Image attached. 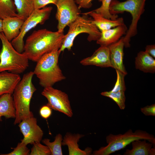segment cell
<instances>
[{"label": "cell", "mask_w": 155, "mask_h": 155, "mask_svg": "<svg viewBox=\"0 0 155 155\" xmlns=\"http://www.w3.org/2000/svg\"><path fill=\"white\" fill-rule=\"evenodd\" d=\"M64 36L63 32L46 29L34 30L26 40L22 53L29 60L36 62L44 55L59 49Z\"/></svg>", "instance_id": "cell-1"}, {"label": "cell", "mask_w": 155, "mask_h": 155, "mask_svg": "<svg viewBox=\"0 0 155 155\" xmlns=\"http://www.w3.org/2000/svg\"><path fill=\"white\" fill-rule=\"evenodd\" d=\"M33 71L25 74L13 91V98L16 110L14 125L22 120L33 116L30 110V104L32 95L36 88L32 82Z\"/></svg>", "instance_id": "cell-2"}, {"label": "cell", "mask_w": 155, "mask_h": 155, "mask_svg": "<svg viewBox=\"0 0 155 155\" xmlns=\"http://www.w3.org/2000/svg\"><path fill=\"white\" fill-rule=\"evenodd\" d=\"M59 50L44 55L36 62L33 72L39 79L40 85L44 88L52 86L66 79L58 65L60 53Z\"/></svg>", "instance_id": "cell-3"}, {"label": "cell", "mask_w": 155, "mask_h": 155, "mask_svg": "<svg viewBox=\"0 0 155 155\" xmlns=\"http://www.w3.org/2000/svg\"><path fill=\"white\" fill-rule=\"evenodd\" d=\"M146 0H127L120 2L117 0H112L109 7L110 13L112 15H117L125 11L129 12L132 20L130 26L124 36L123 41L126 48L130 46L131 38L137 33V25L142 14L145 11Z\"/></svg>", "instance_id": "cell-4"}, {"label": "cell", "mask_w": 155, "mask_h": 155, "mask_svg": "<svg viewBox=\"0 0 155 155\" xmlns=\"http://www.w3.org/2000/svg\"><path fill=\"white\" fill-rule=\"evenodd\" d=\"M2 47L0 51V72L8 71L19 74L29 66V59L24 54L18 52L3 32L0 33Z\"/></svg>", "instance_id": "cell-5"}, {"label": "cell", "mask_w": 155, "mask_h": 155, "mask_svg": "<svg viewBox=\"0 0 155 155\" xmlns=\"http://www.w3.org/2000/svg\"><path fill=\"white\" fill-rule=\"evenodd\" d=\"M138 140H145L153 146L155 145V138L154 135L145 131L137 130L133 132L131 129H129L123 134H110L106 137L107 145L94 151L92 155H109L124 148L133 141Z\"/></svg>", "instance_id": "cell-6"}, {"label": "cell", "mask_w": 155, "mask_h": 155, "mask_svg": "<svg viewBox=\"0 0 155 155\" xmlns=\"http://www.w3.org/2000/svg\"><path fill=\"white\" fill-rule=\"evenodd\" d=\"M83 14L82 16H79L68 25L69 30L65 35L62 45L59 50L60 53L65 49L70 50L75 38L81 33L88 34L87 39L90 42L96 41L100 38L101 32L95 25L92 19L89 18L88 15Z\"/></svg>", "instance_id": "cell-7"}, {"label": "cell", "mask_w": 155, "mask_h": 155, "mask_svg": "<svg viewBox=\"0 0 155 155\" xmlns=\"http://www.w3.org/2000/svg\"><path fill=\"white\" fill-rule=\"evenodd\" d=\"M52 9L51 7H48L34 9L24 20L20 29L19 34L11 42L13 47L18 52L22 53L24 51L23 39L26 34L38 24H43L49 19Z\"/></svg>", "instance_id": "cell-8"}, {"label": "cell", "mask_w": 155, "mask_h": 155, "mask_svg": "<svg viewBox=\"0 0 155 155\" xmlns=\"http://www.w3.org/2000/svg\"><path fill=\"white\" fill-rule=\"evenodd\" d=\"M56 18L58 22L57 31L63 32L66 26L74 21L80 14L75 0H57Z\"/></svg>", "instance_id": "cell-9"}, {"label": "cell", "mask_w": 155, "mask_h": 155, "mask_svg": "<svg viewBox=\"0 0 155 155\" xmlns=\"http://www.w3.org/2000/svg\"><path fill=\"white\" fill-rule=\"evenodd\" d=\"M41 94L46 98V105L52 109L71 117L73 113L68 96L65 92L52 86L44 88Z\"/></svg>", "instance_id": "cell-10"}, {"label": "cell", "mask_w": 155, "mask_h": 155, "mask_svg": "<svg viewBox=\"0 0 155 155\" xmlns=\"http://www.w3.org/2000/svg\"><path fill=\"white\" fill-rule=\"evenodd\" d=\"M18 126L24 136L21 142L26 145L40 142L42 140L43 131L37 125V119L34 116L22 120Z\"/></svg>", "instance_id": "cell-11"}, {"label": "cell", "mask_w": 155, "mask_h": 155, "mask_svg": "<svg viewBox=\"0 0 155 155\" xmlns=\"http://www.w3.org/2000/svg\"><path fill=\"white\" fill-rule=\"evenodd\" d=\"M80 63L84 66L94 65L102 67H112L108 46H100L91 56L82 59Z\"/></svg>", "instance_id": "cell-12"}, {"label": "cell", "mask_w": 155, "mask_h": 155, "mask_svg": "<svg viewBox=\"0 0 155 155\" xmlns=\"http://www.w3.org/2000/svg\"><path fill=\"white\" fill-rule=\"evenodd\" d=\"M112 67L126 75L127 72L123 63L124 44L123 36L117 42L108 46Z\"/></svg>", "instance_id": "cell-13"}, {"label": "cell", "mask_w": 155, "mask_h": 155, "mask_svg": "<svg viewBox=\"0 0 155 155\" xmlns=\"http://www.w3.org/2000/svg\"><path fill=\"white\" fill-rule=\"evenodd\" d=\"M128 29L124 24L101 32L100 38L96 40L97 44L100 46H108L118 41L125 35Z\"/></svg>", "instance_id": "cell-14"}, {"label": "cell", "mask_w": 155, "mask_h": 155, "mask_svg": "<svg viewBox=\"0 0 155 155\" xmlns=\"http://www.w3.org/2000/svg\"><path fill=\"white\" fill-rule=\"evenodd\" d=\"M24 21L17 16L3 19L2 32L9 41L10 42L19 35Z\"/></svg>", "instance_id": "cell-15"}, {"label": "cell", "mask_w": 155, "mask_h": 155, "mask_svg": "<svg viewBox=\"0 0 155 155\" xmlns=\"http://www.w3.org/2000/svg\"><path fill=\"white\" fill-rule=\"evenodd\" d=\"M84 136L79 133L72 134L67 133L63 140L62 145L67 146L69 155H89L92 152V149L86 148L82 150L79 148L78 142L80 139Z\"/></svg>", "instance_id": "cell-16"}, {"label": "cell", "mask_w": 155, "mask_h": 155, "mask_svg": "<svg viewBox=\"0 0 155 155\" xmlns=\"http://www.w3.org/2000/svg\"><path fill=\"white\" fill-rule=\"evenodd\" d=\"M21 79L19 74L7 71L0 72V96L5 94H12Z\"/></svg>", "instance_id": "cell-17"}, {"label": "cell", "mask_w": 155, "mask_h": 155, "mask_svg": "<svg viewBox=\"0 0 155 155\" xmlns=\"http://www.w3.org/2000/svg\"><path fill=\"white\" fill-rule=\"evenodd\" d=\"M83 13L92 18L94 23L101 32L124 24L122 17L115 20L108 19L93 11Z\"/></svg>", "instance_id": "cell-18"}, {"label": "cell", "mask_w": 155, "mask_h": 155, "mask_svg": "<svg viewBox=\"0 0 155 155\" xmlns=\"http://www.w3.org/2000/svg\"><path fill=\"white\" fill-rule=\"evenodd\" d=\"M132 148L131 150L127 149L124 155H154L155 149L152 148L153 144L147 142L146 140H136L131 143Z\"/></svg>", "instance_id": "cell-19"}, {"label": "cell", "mask_w": 155, "mask_h": 155, "mask_svg": "<svg viewBox=\"0 0 155 155\" xmlns=\"http://www.w3.org/2000/svg\"><path fill=\"white\" fill-rule=\"evenodd\" d=\"M135 67L146 73L155 72V60L153 57L144 51L139 52L135 58Z\"/></svg>", "instance_id": "cell-20"}, {"label": "cell", "mask_w": 155, "mask_h": 155, "mask_svg": "<svg viewBox=\"0 0 155 155\" xmlns=\"http://www.w3.org/2000/svg\"><path fill=\"white\" fill-rule=\"evenodd\" d=\"M16 110L12 94H5L0 96V121L2 117L15 118Z\"/></svg>", "instance_id": "cell-21"}, {"label": "cell", "mask_w": 155, "mask_h": 155, "mask_svg": "<svg viewBox=\"0 0 155 155\" xmlns=\"http://www.w3.org/2000/svg\"><path fill=\"white\" fill-rule=\"evenodd\" d=\"M17 16L25 20L34 10L33 0H13Z\"/></svg>", "instance_id": "cell-22"}, {"label": "cell", "mask_w": 155, "mask_h": 155, "mask_svg": "<svg viewBox=\"0 0 155 155\" xmlns=\"http://www.w3.org/2000/svg\"><path fill=\"white\" fill-rule=\"evenodd\" d=\"M17 16L13 0H0V18Z\"/></svg>", "instance_id": "cell-23"}, {"label": "cell", "mask_w": 155, "mask_h": 155, "mask_svg": "<svg viewBox=\"0 0 155 155\" xmlns=\"http://www.w3.org/2000/svg\"><path fill=\"white\" fill-rule=\"evenodd\" d=\"M63 140L62 135L59 133L55 136L53 142H51L49 139L46 138L42 140V142L48 147L51 155H62L61 146Z\"/></svg>", "instance_id": "cell-24"}, {"label": "cell", "mask_w": 155, "mask_h": 155, "mask_svg": "<svg viewBox=\"0 0 155 155\" xmlns=\"http://www.w3.org/2000/svg\"><path fill=\"white\" fill-rule=\"evenodd\" d=\"M125 92V91L115 92L111 90L102 92L101 93V94L111 99L116 103L121 109L123 110L125 106L126 98Z\"/></svg>", "instance_id": "cell-25"}, {"label": "cell", "mask_w": 155, "mask_h": 155, "mask_svg": "<svg viewBox=\"0 0 155 155\" xmlns=\"http://www.w3.org/2000/svg\"><path fill=\"white\" fill-rule=\"evenodd\" d=\"M112 0H102L101 6L93 10L100 15L108 19L115 20L118 18L117 15H112L110 12L109 7Z\"/></svg>", "instance_id": "cell-26"}, {"label": "cell", "mask_w": 155, "mask_h": 155, "mask_svg": "<svg viewBox=\"0 0 155 155\" xmlns=\"http://www.w3.org/2000/svg\"><path fill=\"white\" fill-rule=\"evenodd\" d=\"M33 146L30 152V155H50L51 151L46 146L41 144L40 142H35L33 144Z\"/></svg>", "instance_id": "cell-27"}, {"label": "cell", "mask_w": 155, "mask_h": 155, "mask_svg": "<svg viewBox=\"0 0 155 155\" xmlns=\"http://www.w3.org/2000/svg\"><path fill=\"white\" fill-rule=\"evenodd\" d=\"M13 150L7 154H1L2 155H28L30 153V150L26 145L22 142L19 143L16 147L13 148Z\"/></svg>", "instance_id": "cell-28"}, {"label": "cell", "mask_w": 155, "mask_h": 155, "mask_svg": "<svg viewBox=\"0 0 155 155\" xmlns=\"http://www.w3.org/2000/svg\"><path fill=\"white\" fill-rule=\"evenodd\" d=\"M57 0H33L34 9H42L49 4L55 5Z\"/></svg>", "instance_id": "cell-29"}, {"label": "cell", "mask_w": 155, "mask_h": 155, "mask_svg": "<svg viewBox=\"0 0 155 155\" xmlns=\"http://www.w3.org/2000/svg\"><path fill=\"white\" fill-rule=\"evenodd\" d=\"M140 110L146 116H155V104L150 105H147L140 109Z\"/></svg>", "instance_id": "cell-30"}, {"label": "cell", "mask_w": 155, "mask_h": 155, "mask_svg": "<svg viewBox=\"0 0 155 155\" xmlns=\"http://www.w3.org/2000/svg\"><path fill=\"white\" fill-rule=\"evenodd\" d=\"M52 109L47 105L42 106L40 110L41 116L44 119H47L51 115Z\"/></svg>", "instance_id": "cell-31"}, {"label": "cell", "mask_w": 155, "mask_h": 155, "mask_svg": "<svg viewBox=\"0 0 155 155\" xmlns=\"http://www.w3.org/2000/svg\"><path fill=\"white\" fill-rule=\"evenodd\" d=\"M93 0H76L77 4L80 8H89L92 6V1ZM102 1V0H98Z\"/></svg>", "instance_id": "cell-32"}, {"label": "cell", "mask_w": 155, "mask_h": 155, "mask_svg": "<svg viewBox=\"0 0 155 155\" xmlns=\"http://www.w3.org/2000/svg\"><path fill=\"white\" fill-rule=\"evenodd\" d=\"M153 57H155V45H147L145 48V51Z\"/></svg>", "instance_id": "cell-33"}, {"label": "cell", "mask_w": 155, "mask_h": 155, "mask_svg": "<svg viewBox=\"0 0 155 155\" xmlns=\"http://www.w3.org/2000/svg\"><path fill=\"white\" fill-rule=\"evenodd\" d=\"M3 20L0 18V33L2 32Z\"/></svg>", "instance_id": "cell-34"}]
</instances>
